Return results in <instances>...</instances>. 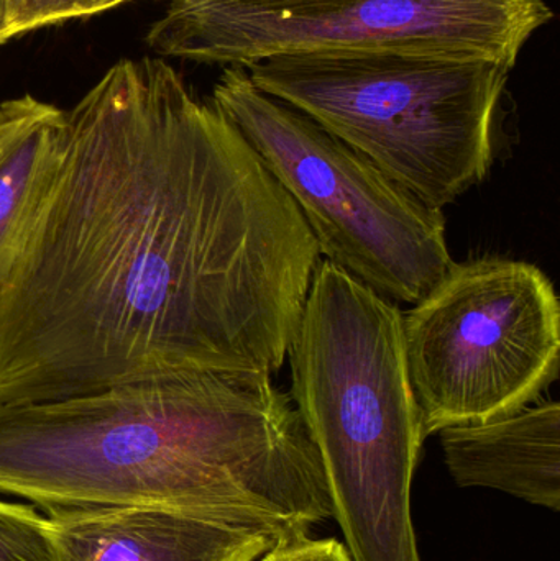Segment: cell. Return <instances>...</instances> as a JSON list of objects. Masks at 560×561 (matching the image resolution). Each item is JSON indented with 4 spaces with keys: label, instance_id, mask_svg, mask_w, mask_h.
I'll return each mask as SVG.
<instances>
[{
    "label": "cell",
    "instance_id": "cell-4",
    "mask_svg": "<svg viewBox=\"0 0 560 561\" xmlns=\"http://www.w3.org/2000/svg\"><path fill=\"white\" fill-rule=\"evenodd\" d=\"M515 65L482 56H278L253 84L443 210L489 176Z\"/></svg>",
    "mask_w": 560,
    "mask_h": 561
},
{
    "label": "cell",
    "instance_id": "cell-15",
    "mask_svg": "<svg viewBox=\"0 0 560 561\" xmlns=\"http://www.w3.org/2000/svg\"><path fill=\"white\" fill-rule=\"evenodd\" d=\"M171 2H174V0H171Z\"/></svg>",
    "mask_w": 560,
    "mask_h": 561
},
{
    "label": "cell",
    "instance_id": "cell-7",
    "mask_svg": "<svg viewBox=\"0 0 560 561\" xmlns=\"http://www.w3.org/2000/svg\"><path fill=\"white\" fill-rule=\"evenodd\" d=\"M403 313L404 362L424 440L515 414L558 379L560 304L532 263H453Z\"/></svg>",
    "mask_w": 560,
    "mask_h": 561
},
{
    "label": "cell",
    "instance_id": "cell-3",
    "mask_svg": "<svg viewBox=\"0 0 560 561\" xmlns=\"http://www.w3.org/2000/svg\"><path fill=\"white\" fill-rule=\"evenodd\" d=\"M292 398L354 561H421L411 486L424 438L403 313L344 270L316 266L288 348Z\"/></svg>",
    "mask_w": 560,
    "mask_h": 561
},
{
    "label": "cell",
    "instance_id": "cell-11",
    "mask_svg": "<svg viewBox=\"0 0 560 561\" xmlns=\"http://www.w3.org/2000/svg\"><path fill=\"white\" fill-rule=\"evenodd\" d=\"M0 561H58L46 516L33 506L0 501Z\"/></svg>",
    "mask_w": 560,
    "mask_h": 561
},
{
    "label": "cell",
    "instance_id": "cell-8",
    "mask_svg": "<svg viewBox=\"0 0 560 561\" xmlns=\"http://www.w3.org/2000/svg\"><path fill=\"white\" fill-rule=\"evenodd\" d=\"M58 561H256L278 537L170 507L46 511Z\"/></svg>",
    "mask_w": 560,
    "mask_h": 561
},
{
    "label": "cell",
    "instance_id": "cell-14",
    "mask_svg": "<svg viewBox=\"0 0 560 561\" xmlns=\"http://www.w3.org/2000/svg\"><path fill=\"white\" fill-rule=\"evenodd\" d=\"M12 38H15V36H13L12 26H10L5 0H0V46L5 45Z\"/></svg>",
    "mask_w": 560,
    "mask_h": 561
},
{
    "label": "cell",
    "instance_id": "cell-2",
    "mask_svg": "<svg viewBox=\"0 0 560 561\" xmlns=\"http://www.w3.org/2000/svg\"><path fill=\"white\" fill-rule=\"evenodd\" d=\"M0 493L46 511L170 507L279 540L332 517L292 398L272 378L206 371L0 404Z\"/></svg>",
    "mask_w": 560,
    "mask_h": 561
},
{
    "label": "cell",
    "instance_id": "cell-5",
    "mask_svg": "<svg viewBox=\"0 0 560 561\" xmlns=\"http://www.w3.org/2000/svg\"><path fill=\"white\" fill-rule=\"evenodd\" d=\"M209 101L298 206L325 260L397 302H420L446 275L454 262L443 210L260 91L243 68H222Z\"/></svg>",
    "mask_w": 560,
    "mask_h": 561
},
{
    "label": "cell",
    "instance_id": "cell-12",
    "mask_svg": "<svg viewBox=\"0 0 560 561\" xmlns=\"http://www.w3.org/2000/svg\"><path fill=\"white\" fill-rule=\"evenodd\" d=\"M128 0H5L13 36L58 25L71 19L98 15Z\"/></svg>",
    "mask_w": 560,
    "mask_h": 561
},
{
    "label": "cell",
    "instance_id": "cell-6",
    "mask_svg": "<svg viewBox=\"0 0 560 561\" xmlns=\"http://www.w3.org/2000/svg\"><path fill=\"white\" fill-rule=\"evenodd\" d=\"M546 0H174L157 55L249 68L278 56H482L516 65L551 22Z\"/></svg>",
    "mask_w": 560,
    "mask_h": 561
},
{
    "label": "cell",
    "instance_id": "cell-13",
    "mask_svg": "<svg viewBox=\"0 0 560 561\" xmlns=\"http://www.w3.org/2000/svg\"><path fill=\"white\" fill-rule=\"evenodd\" d=\"M260 561H354L344 543L335 539H312L311 534H298L278 540Z\"/></svg>",
    "mask_w": 560,
    "mask_h": 561
},
{
    "label": "cell",
    "instance_id": "cell-9",
    "mask_svg": "<svg viewBox=\"0 0 560 561\" xmlns=\"http://www.w3.org/2000/svg\"><path fill=\"white\" fill-rule=\"evenodd\" d=\"M444 461L460 488H490L560 511V405L439 432Z\"/></svg>",
    "mask_w": 560,
    "mask_h": 561
},
{
    "label": "cell",
    "instance_id": "cell-1",
    "mask_svg": "<svg viewBox=\"0 0 560 561\" xmlns=\"http://www.w3.org/2000/svg\"><path fill=\"white\" fill-rule=\"evenodd\" d=\"M319 262L236 125L163 59H122L66 112L0 293V404L184 371L272 378Z\"/></svg>",
    "mask_w": 560,
    "mask_h": 561
},
{
    "label": "cell",
    "instance_id": "cell-10",
    "mask_svg": "<svg viewBox=\"0 0 560 561\" xmlns=\"http://www.w3.org/2000/svg\"><path fill=\"white\" fill-rule=\"evenodd\" d=\"M65 138L66 111L30 94L0 102V293L58 173Z\"/></svg>",
    "mask_w": 560,
    "mask_h": 561
}]
</instances>
